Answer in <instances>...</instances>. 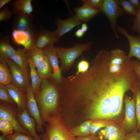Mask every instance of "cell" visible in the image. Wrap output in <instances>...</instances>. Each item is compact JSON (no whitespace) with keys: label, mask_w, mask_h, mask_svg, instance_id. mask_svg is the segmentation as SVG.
I'll return each instance as SVG.
<instances>
[{"label":"cell","mask_w":140,"mask_h":140,"mask_svg":"<svg viewBox=\"0 0 140 140\" xmlns=\"http://www.w3.org/2000/svg\"><path fill=\"white\" fill-rule=\"evenodd\" d=\"M61 88L60 83L52 78L42 79L39 90L35 95L43 125L48 118L60 114Z\"/></svg>","instance_id":"obj_1"},{"label":"cell","mask_w":140,"mask_h":140,"mask_svg":"<svg viewBox=\"0 0 140 140\" xmlns=\"http://www.w3.org/2000/svg\"><path fill=\"white\" fill-rule=\"evenodd\" d=\"M92 44V42L77 43L69 48L55 47L58 56L61 60L60 68L62 72H66L69 70L75 59L81 55L83 52L90 50Z\"/></svg>","instance_id":"obj_2"},{"label":"cell","mask_w":140,"mask_h":140,"mask_svg":"<svg viewBox=\"0 0 140 140\" xmlns=\"http://www.w3.org/2000/svg\"><path fill=\"white\" fill-rule=\"evenodd\" d=\"M46 124V133L49 140H75L70 129L64 121L60 115L50 117Z\"/></svg>","instance_id":"obj_3"},{"label":"cell","mask_w":140,"mask_h":140,"mask_svg":"<svg viewBox=\"0 0 140 140\" xmlns=\"http://www.w3.org/2000/svg\"><path fill=\"white\" fill-rule=\"evenodd\" d=\"M124 102L125 105L124 116L121 126L127 134L137 128L138 121L134 95H133L131 98L125 94Z\"/></svg>","instance_id":"obj_4"},{"label":"cell","mask_w":140,"mask_h":140,"mask_svg":"<svg viewBox=\"0 0 140 140\" xmlns=\"http://www.w3.org/2000/svg\"><path fill=\"white\" fill-rule=\"evenodd\" d=\"M7 64L10 71L12 83L26 91L31 83L28 67L22 68L10 59Z\"/></svg>","instance_id":"obj_5"},{"label":"cell","mask_w":140,"mask_h":140,"mask_svg":"<svg viewBox=\"0 0 140 140\" xmlns=\"http://www.w3.org/2000/svg\"><path fill=\"white\" fill-rule=\"evenodd\" d=\"M101 11L104 13L107 17L112 31L116 38H118L116 22L118 18L123 16L124 12L120 6L118 0H104Z\"/></svg>","instance_id":"obj_6"},{"label":"cell","mask_w":140,"mask_h":140,"mask_svg":"<svg viewBox=\"0 0 140 140\" xmlns=\"http://www.w3.org/2000/svg\"><path fill=\"white\" fill-rule=\"evenodd\" d=\"M16 106L0 101V118H5L11 122L14 126L15 132H21L32 136L18 123V110Z\"/></svg>","instance_id":"obj_7"},{"label":"cell","mask_w":140,"mask_h":140,"mask_svg":"<svg viewBox=\"0 0 140 140\" xmlns=\"http://www.w3.org/2000/svg\"><path fill=\"white\" fill-rule=\"evenodd\" d=\"M27 101L26 106L27 110L30 115L35 120L36 123V130L37 131L44 132L43 123L39 110L35 98L31 83L26 90Z\"/></svg>","instance_id":"obj_8"},{"label":"cell","mask_w":140,"mask_h":140,"mask_svg":"<svg viewBox=\"0 0 140 140\" xmlns=\"http://www.w3.org/2000/svg\"><path fill=\"white\" fill-rule=\"evenodd\" d=\"M126 135L120 125L111 120L107 126L99 131L98 137L99 140H124Z\"/></svg>","instance_id":"obj_9"},{"label":"cell","mask_w":140,"mask_h":140,"mask_svg":"<svg viewBox=\"0 0 140 140\" xmlns=\"http://www.w3.org/2000/svg\"><path fill=\"white\" fill-rule=\"evenodd\" d=\"M54 44L48 45L42 50L48 57L52 67L53 72L52 78L60 83L62 75L59 65L58 57Z\"/></svg>","instance_id":"obj_10"},{"label":"cell","mask_w":140,"mask_h":140,"mask_svg":"<svg viewBox=\"0 0 140 140\" xmlns=\"http://www.w3.org/2000/svg\"><path fill=\"white\" fill-rule=\"evenodd\" d=\"M5 87L17 105L18 114H20L26 107L27 104V99L26 91L12 83Z\"/></svg>","instance_id":"obj_11"},{"label":"cell","mask_w":140,"mask_h":140,"mask_svg":"<svg viewBox=\"0 0 140 140\" xmlns=\"http://www.w3.org/2000/svg\"><path fill=\"white\" fill-rule=\"evenodd\" d=\"M17 120L21 126L28 131L34 139L38 140L42 139L36 133V120L29 114L26 107L21 113L18 114Z\"/></svg>","instance_id":"obj_12"},{"label":"cell","mask_w":140,"mask_h":140,"mask_svg":"<svg viewBox=\"0 0 140 140\" xmlns=\"http://www.w3.org/2000/svg\"><path fill=\"white\" fill-rule=\"evenodd\" d=\"M118 32L123 34L127 39L129 44L130 49L127 55L128 58H137L140 61V35L136 36L128 33L126 29L121 26H116Z\"/></svg>","instance_id":"obj_13"},{"label":"cell","mask_w":140,"mask_h":140,"mask_svg":"<svg viewBox=\"0 0 140 140\" xmlns=\"http://www.w3.org/2000/svg\"><path fill=\"white\" fill-rule=\"evenodd\" d=\"M60 39L54 31H50L40 29L37 32L35 39V46L42 49L48 45L57 43Z\"/></svg>","instance_id":"obj_14"},{"label":"cell","mask_w":140,"mask_h":140,"mask_svg":"<svg viewBox=\"0 0 140 140\" xmlns=\"http://www.w3.org/2000/svg\"><path fill=\"white\" fill-rule=\"evenodd\" d=\"M55 23L57 28L54 31L58 37L60 38L63 35L71 31L73 28L80 25L81 22L75 14L65 20H62L57 18Z\"/></svg>","instance_id":"obj_15"},{"label":"cell","mask_w":140,"mask_h":140,"mask_svg":"<svg viewBox=\"0 0 140 140\" xmlns=\"http://www.w3.org/2000/svg\"><path fill=\"white\" fill-rule=\"evenodd\" d=\"M16 15L13 23L14 30L24 31L34 26L33 23V17L31 14L19 11Z\"/></svg>","instance_id":"obj_16"},{"label":"cell","mask_w":140,"mask_h":140,"mask_svg":"<svg viewBox=\"0 0 140 140\" xmlns=\"http://www.w3.org/2000/svg\"><path fill=\"white\" fill-rule=\"evenodd\" d=\"M15 50L9 43V38L7 36L1 37L0 40V61L2 64H7L8 60L16 52Z\"/></svg>","instance_id":"obj_17"},{"label":"cell","mask_w":140,"mask_h":140,"mask_svg":"<svg viewBox=\"0 0 140 140\" xmlns=\"http://www.w3.org/2000/svg\"><path fill=\"white\" fill-rule=\"evenodd\" d=\"M73 10L80 21L85 23L91 19L100 11L99 10L84 4L80 7L74 8Z\"/></svg>","instance_id":"obj_18"},{"label":"cell","mask_w":140,"mask_h":140,"mask_svg":"<svg viewBox=\"0 0 140 140\" xmlns=\"http://www.w3.org/2000/svg\"><path fill=\"white\" fill-rule=\"evenodd\" d=\"M37 68V73L41 79L52 78L53 72L52 67L46 55L43 62Z\"/></svg>","instance_id":"obj_19"},{"label":"cell","mask_w":140,"mask_h":140,"mask_svg":"<svg viewBox=\"0 0 140 140\" xmlns=\"http://www.w3.org/2000/svg\"><path fill=\"white\" fill-rule=\"evenodd\" d=\"M128 59L123 50L116 48L110 51L109 64L110 65H123L126 63Z\"/></svg>","instance_id":"obj_20"},{"label":"cell","mask_w":140,"mask_h":140,"mask_svg":"<svg viewBox=\"0 0 140 140\" xmlns=\"http://www.w3.org/2000/svg\"><path fill=\"white\" fill-rule=\"evenodd\" d=\"M31 0H15L11 4L12 11L13 14L16 15L18 12L22 11L31 14L33 9L31 4Z\"/></svg>","instance_id":"obj_21"},{"label":"cell","mask_w":140,"mask_h":140,"mask_svg":"<svg viewBox=\"0 0 140 140\" xmlns=\"http://www.w3.org/2000/svg\"><path fill=\"white\" fill-rule=\"evenodd\" d=\"M27 51L25 48H19L10 59L21 67L26 68L29 66V60L26 52Z\"/></svg>","instance_id":"obj_22"},{"label":"cell","mask_w":140,"mask_h":140,"mask_svg":"<svg viewBox=\"0 0 140 140\" xmlns=\"http://www.w3.org/2000/svg\"><path fill=\"white\" fill-rule=\"evenodd\" d=\"M27 57L35 67L37 68L42 63L46 56L42 49L35 46L31 51H28Z\"/></svg>","instance_id":"obj_23"},{"label":"cell","mask_w":140,"mask_h":140,"mask_svg":"<svg viewBox=\"0 0 140 140\" xmlns=\"http://www.w3.org/2000/svg\"><path fill=\"white\" fill-rule=\"evenodd\" d=\"M91 120H86L79 125L70 129L71 132L75 137H83L90 135Z\"/></svg>","instance_id":"obj_24"},{"label":"cell","mask_w":140,"mask_h":140,"mask_svg":"<svg viewBox=\"0 0 140 140\" xmlns=\"http://www.w3.org/2000/svg\"><path fill=\"white\" fill-rule=\"evenodd\" d=\"M29 61L32 87L34 96L39 90L42 79L39 76L36 68L29 60Z\"/></svg>","instance_id":"obj_25"},{"label":"cell","mask_w":140,"mask_h":140,"mask_svg":"<svg viewBox=\"0 0 140 140\" xmlns=\"http://www.w3.org/2000/svg\"><path fill=\"white\" fill-rule=\"evenodd\" d=\"M12 83L11 74L7 64L0 62V84L6 86Z\"/></svg>","instance_id":"obj_26"},{"label":"cell","mask_w":140,"mask_h":140,"mask_svg":"<svg viewBox=\"0 0 140 140\" xmlns=\"http://www.w3.org/2000/svg\"><path fill=\"white\" fill-rule=\"evenodd\" d=\"M90 125V135L96 136V133L101 129L105 127L110 123L111 120L102 118L91 120Z\"/></svg>","instance_id":"obj_27"},{"label":"cell","mask_w":140,"mask_h":140,"mask_svg":"<svg viewBox=\"0 0 140 140\" xmlns=\"http://www.w3.org/2000/svg\"><path fill=\"white\" fill-rule=\"evenodd\" d=\"M14 127L12 123L8 119L0 118V130L2 135L6 136L12 134Z\"/></svg>","instance_id":"obj_28"},{"label":"cell","mask_w":140,"mask_h":140,"mask_svg":"<svg viewBox=\"0 0 140 140\" xmlns=\"http://www.w3.org/2000/svg\"><path fill=\"white\" fill-rule=\"evenodd\" d=\"M136 100V112L138 121L137 128L140 133V85H136L134 91L132 92Z\"/></svg>","instance_id":"obj_29"},{"label":"cell","mask_w":140,"mask_h":140,"mask_svg":"<svg viewBox=\"0 0 140 140\" xmlns=\"http://www.w3.org/2000/svg\"><path fill=\"white\" fill-rule=\"evenodd\" d=\"M0 101L11 105L17 106V105L10 94L5 86L0 84Z\"/></svg>","instance_id":"obj_30"},{"label":"cell","mask_w":140,"mask_h":140,"mask_svg":"<svg viewBox=\"0 0 140 140\" xmlns=\"http://www.w3.org/2000/svg\"><path fill=\"white\" fill-rule=\"evenodd\" d=\"M120 6L125 12L130 15L135 16L136 14V8L134 7L128 0H118Z\"/></svg>","instance_id":"obj_31"},{"label":"cell","mask_w":140,"mask_h":140,"mask_svg":"<svg viewBox=\"0 0 140 140\" xmlns=\"http://www.w3.org/2000/svg\"><path fill=\"white\" fill-rule=\"evenodd\" d=\"M136 14L133 20L132 30L140 35V7L136 8Z\"/></svg>","instance_id":"obj_32"},{"label":"cell","mask_w":140,"mask_h":140,"mask_svg":"<svg viewBox=\"0 0 140 140\" xmlns=\"http://www.w3.org/2000/svg\"><path fill=\"white\" fill-rule=\"evenodd\" d=\"M7 140H32L34 138L21 132H15L5 136Z\"/></svg>","instance_id":"obj_33"},{"label":"cell","mask_w":140,"mask_h":140,"mask_svg":"<svg viewBox=\"0 0 140 140\" xmlns=\"http://www.w3.org/2000/svg\"><path fill=\"white\" fill-rule=\"evenodd\" d=\"M81 1L83 4L99 10L100 11L104 2V0H82Z\"/></svg>","instance_id":"obj_34"},{"label":"cell","mask_w":140,"mask_h":140,"mask_svg":"<svg viewBox=\"0 0 140 140\" xmlns=\"http://www.w3.org/2000/svg\"><path fill=\"white\" fill-rule=\"evenodd\" d=\"M89 64L88 61L85 60L82 57V60L78 63V71L76 74L85 72L88 71L89 68Z\"/></svg>","instance_id":"obj_35"},{"label":"cell","mask_w":140,"mask_h":140,"mask_svg":"<svg viewBox=\"0 0 140 140\" xmlns=\"http://www.w3.org/2000/svg\"><path fill=\"white\" fill-rule=\"evenodd\" d=\"M12 11H10L7 6L5 7L0 12V21L10 20L12 15Z\"/></svg>","instance_id":"obj_36"},{"label":"cell","mask_w":140,"mask_h":140,"mask_svg":"<svg viewBox=\"0 0 140 140\" xmlns=\"http://www.w3.org/2000/svg\"><path fill=\"white\" fill-rule=\"evenodd\" d=\"M124 140H140V133L138 128L126 134Z\"/></svg>","instance_id":"obj_37"},{"label":"cell","mask_w":140,"mask_h":140,"mask_svg":"<svg viewBox=\"0 0 140 140\" xmlns=\"http://www.w3.org/2000/svg\"><path fill=\"white\" fill-rule=\"evenodd\" d=\"M132 65L138 78L139 84L140 85V61L138 60H132Z\"/></svg>","instance_id":"obj_38"},{"label":"cell","mask_w":140,"mask_h":140,"mask_svg":"<svg viewBox=\"0 0 140 140\" xmlns=\"http://www.w3.org/2000/svg\"><path fill=\"white\" fill-rule=\"evenodd\" d=\"M75 140H99L98 137L95 135H90L87 136L77 137Z\"/></svg>","instance_id":"obj_39"},{"label":"cell","mask_w":140,"mask_h":140,"mask_svg":"<svg viewBox=\"0 0 140 140\" xmlns=\"http://www.w3.org/2000/svg\"><path fill=\"white\" fill-rule=\"evenodd\" d=\"M128 1L135 8L140 7V3L138 0H128Z\"/></svg>","instance_id":"obj_40"},{"label":"cell","mask_w":140,"mask_h":140,"mask_svg":"<svg viewBox=\"0 0 140 140\" xmlns=\"http://www.w3.org/2000/svg\"><path fill=\"white\" fill-rule=\"evenodd\" d=\"M84 33L81 29L79 28L75 32V34L77 37L80 38L83 36Z\"/></svg>","instance_id":"obj_41"},{"label":"cell","mask_w":140,"mask_h":140,"mask_svg":"<svg viewBox=\"0 0 140 140\" xmlns=\"http://www.w3.org/2000/svg\"><path fill=\"white\" fill-rule=\"evenodd\" d=\"M12 0H0V9L5 4L12 1Z\"/></svg>","instance_id":"obj_42"},{"label":"cell","mask_w":140,"mask_h":140,"mask_svg":"<svg viewBox=\"0 0 140 140\" xmlns=\"http://www.w3.org/2000/svg\"><path fill=\"white\" fill-rule=\"evenodd\" d=\"M82 31L84 33L87 30L88 27L86 23H85L81 24V29Z\"/></svg>","instance_id":"obj_43"},{"label":"cell","mask_w":140,"mask_h":140,"mask_svg":"<svg viewBox=\"0 0 140 140\" xmlns=\"http://www.w3.org/2000/svg\"><path fill=\"white\" fill-rule=\"evenodd\" d=\"M40 137L43 139V140H49L48 136L46 133L40 135Z\"/></svg>","instance_id":"obj_44"},{"label":"cell","mask_w":140,"mask_h":140,"mask_svg":"<svg viewBox=\"0 0 140 140\" xmlns=\"http://www.w3.org/2000/svg\"><path fill=\"white\" fill-rule=\"evenodd\" d=\"M0 140H7L5 136L2 135L0 136Z\"/></svg>","instance_id":"obj_45"},{"label":"cell","mask_w":140,"mask_h":140,"mask_svg":"<svg viewBox=\"0 0 140 140\" xmlns=\"http://www.w3.org/2000/svg\"><path fill=\"white\" fill-rule=\"evenodd\" d=\"M32 140H37V139H33ZM41 140H43V139H42Z\"/></svg>","instance_id":"obj_46"},{"label":"cell","mask_w":140,"mask_h":140,"mask_svg":"<svg viewBox=\"0 0 140 140\" xmlns=\"http://www.w3.org/2000/svg\"><path fill=\"white\" fill-rule=\"evenodd\" d=\"M104 140V139H100V140Z\"/></svg>","instance_id":"obj_47"}]
</instances>
